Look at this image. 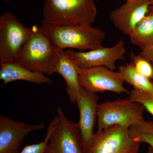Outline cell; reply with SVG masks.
Wrapping results in <instances>:
<instances>
[{
  "instance_id": "22",
  "label": "cell",
  "mask_w": 153,
  "mask_h": 153,
  "mask_svg": "<svg viewBox=\"0 0 153 153\" xmlns=\"http://www.w3.org/2000/svg\"><path fill=\"white\" fill-rule=\"evenodd\" d=\"M147 153H153V148L150 146H149L148 147Z\"/></svg>"
},
{
  "instance_id": "20",
  "label": "cell",
  "mask_w": 153,
  "mask_h": 153,
  "mask_svg": "<svg viewBox=\"0 0 153 153\" xmlns=\"http://www.w3.org/2000/svg\"><path fill=\"white\" fill-rule=\"evenodd\" d=\"M128 94L130 99L142 104L145 109L153 116V93L133 89Z\"/></svg>"
},
{
  "instance_id": "23",
  "label": "cell",
  "mask_w": 153,
  "mask_h": 153,
  "mask_svg": "<svg viewBox=\"0 0 153 153\" xmlns=\"http://www.w3.org/2000/svg\"><path fill=\"white\" fill-rule=\"evenodd\" d=\"M153 0L152 1V4L149 7V12H153Z\"/></svg>"
},
{
  "instance_id": "7",
  "label": "cell",
  "mask_w": 153,
  "mask_h": 153,
  "mask_svg": "<svg viewBox=\"0 0 153 153\" xmlns=\"http://www.w3.org/2000/svg\"><path fill=\"white\" fill-rule=\"evenodd\" d=\"M30 28L19 22L10 12L0 17V59L14 62L30 35Z\"/></svg>"
},
{
  "instance_id": "19",
  "label": "cell",
  "mask_w": 153,
  "mask_h": 153,
  "mask_svg": "<svg viewBox=\"0 0 153 153\" xmlns=\"http://www.w3.org/2000/svg\"><path fill=\"white\" fill-rule=\"evenodd\" d=\"M131 62L137 71L152 80L153 78V65L140 55H135L131 52L130 54Z\"/></svg>"
},
{
  "instance_id": "26",
  "label": "cell",
  "mask_w": 153,
  "mask_h": 153,
  "mask_svg": "<svg viewBox=\"0 0 153 153\" xmlns=\"http://www.w3.org/2000/svg\"><path fill=\"white\" fill-rule=\"evenodd\" d=\"M124 1H128V0H124Z\"/></svg>"
},
{
  "instance_id": "18",
  "label": "cell",
  "mask_w": 153,
  "mask_h": 153,
  "mask_svg": "<svg viewBox=\"0 0 153 153\" xmlns=\"http://www.w3.org/2000/svg\"><path fill=\"white\" fill-rule=\"evenodd\" d=\"M58 122V117L57 115L49 123L47 128V134L44 140L38 143L26 146L20 153H44L49 137L57 126Z\"/></svg>"
},
{
  "instance_id": "27",
  "label": "cell",
  "mask_w": 153,
  "mask_h": 153,
  "mask_svg": "<svg viewBox=\"0 0 153 153\" xmlns=\"http://www.w3.org/2000/svg\"><path fill=\"white\" fill-rule=\"evenodd\" d=\"M98 1V0H95V1Z\"/></svg>"
},
{
  "instance_id": "5",
  "label": "cell",
  "mask_w": 153,
  "mask_h": 153,
  "mask_svg": "<svg viewBox=\"0 0 153 153\" xmlns=\"http://www.w3.org/2000/svg\"><path fill=\"white\" fill-rule=\"evenodd\" d=\"M129 128L114 125L97 131L85 153H138L140 143L131 136Z\"/></svg>"
},
{
  "instance_id": "4",
  "label": "cell",
  "mask_w": 153,
  "mask_h": 153,
  "mask_svg": "<svg viewBox=\"0 0 153 153\" xmlns=\"http://www.w3.org/2000/svg\"><path fill=\"white\" fill-rule=\"evenodd\" d=\"M142 104L129 98L118 99L99 104L97 129L102 130L114 125L130 127L144 120Z\"/></svg>"
},
{
  "instance_id": "15",
  "label": "cell",
  "mask_w": 153,
  "mask_h": 153,
  "mask_svg": "<svg viewBox=\"0 0 153 153\" xmlns=\"http://www.w3.org/2000/svg\"><path fill=\"white\" fill-rule=\"evenodd\" d=\"M131 42L141 50L149 48L153 44V11L149 12L129 36Z\"/></svg>"
},
{
  "instance_id": "11",
  "label": "cell",
  "mask_w": 153,
  "mask_h": 153,
  "mask_svg": "<svg viewBox=\"0 0 153 153\" xmlns=\"http://www.w3.org/2000/svg\"><path fill=\"white\" fill-rule=\"evenodd\" d=\"M45 128L43 122L29 124L0 116V153H19L23 141L30 133Z\"/></svg>"
},
{
  "instance_id": "21",
  "label": "cell",
  "mask_w": 153,
  "mask_h": 153,
  "mask_svg": "<svg viewBox=\"0 0 153 153\" xmlns=\"http://www.w3.org/2000/svg\"><path fill=\"white\" fill-rule=\"evenodd\" d=\"M139 54L153 63V44L149 48L141 50Z\"/></svg>"
},
{
  "instance_id": "25",
  "label": "cell",
  "mask_w": 153,
  "mask_h": 153,
  "mask_svg": "<svg viewBox=\"0 0 153 153\" xmlns=\"http://www.w3.org/2000/svg\"><path fill=\"white\" fill-rule=\"evenodd\" d=\"M151 81H152V83L153 84V78L152 79V80H151Z\"/></svg>"
},
{
  "instance_id": "12",
  "label": "cell",
  "mask_w": 153,
  "mask_h": 153,
  "mask_svg": "<svg viewBox=\"0 0 153 153\" xmlns=\"http://www.w3.org/2000/svg\"><path fill=\"white\" fill-rule=\"evenodd\" d=\"M99 97L96 93L81 87L80 95L76 101L79 113L78 127L83 143L84 152L88 147L94 134L97 118Z\"/></svg>"
},
{
  "instance_id": "6",
  "label": "cell",
  "mask_w": 153,
  "mask_h": 153,
  "mask_svg": "<svg viewBox=\"0 0 153 153\" xmlns=\"http://www.w3.org/2000/svg\"><path fill=\"white\" fill-rule=\"evenodd\" d=\"M58 122L44 153H84L78 123L67 118L63 108L57 109Z\"/></svg>"
},
{
  "instance_id": "24",
  "label": "cell",
  "mask_w": 153,
  "mask_h": 153,
  "mask_svg": "<svg viewBox=\"0 0 153 153\" xmlns=\"http://www.w3.org/2000/svg\"><path fill=\"white\" fill-rule=\"evenodd\" d=\"M1 1H4L6 2H8L10 0H1Z\"/></svg>"
},
{
  "instance_id": "13",
  "label": "cell",
  "mask_w": 153,
  "mask_h": 153,
  "mask_svg": "<svg viewBox=\"0 0 153 153\" xmlns=\"http://www.w3.org/2000/svg\"><path fill=\"white\" fill-rule=\"evenodd\" d=\"M78 69L73 60L63 50H59L55 66V72L65 79L66 92L71 103H76L80 95L81 86L78 79Z\"/></svg>"
},
{
  "instance_id": "16",
  "label": "cell",
  "mask_w": 153,
  "mask_h": 153,
  "mask_svg": "<svg viewBox=\"0 0 153 153\" xmlns=\"http://www.w3.org/2000/svg\"><path fill=\"white\" fill-rule=\"evenodd\" d=\"M117 72L124 82L132 86L134 89L153 93L152 81L139 73L132 62L120 66Z\"/></svg>"
},
{
  "instance_id": "2",
  "label": "cell",
  "mask_w": 153,
  "mask_h": 153,
  "mask_svg": "<svg viewBox=\"0 0 153 153\" xmlns=\"http://www.w3.org/2000/svg\"><path fill=\"white\" fill-rule=\"evenodd\" d=\"M97 15L95 0H45L43 21L54 26H91Z\"/></svg>"
},
{
  "instance_id": "14",
  "label": "cell",
  "mask_w": 153,
  "mask_h": 153,
  "mask_svg": "<svg viewBox=\"0 0 153 153\" xmlns=\"http://www.w3.org/2000/svg\"><path fill=\"white\" fill-rule=\"evenodd\" d=\"M0 79L4 84L17 80H24L37 84L51 85L53 81L41 72L27 69L15 62H0Z\"/></svg>"
},
{
  "instance_id": "8",
  "label": "cell",
  "mask_w": 153,
  "mask_h": 153,
  "mask_svg": "<svg viewBox=\"0 0 153 153\" xmlns=\"http://www.w3.org/2000/svg\"><path fill=\"white\" fill-rule=\"evenodd\" d=\"M65 52L80 69L104 66L114 71L116 62L118 60H125L126 49L124 41L120 39L111 47H102L87 52L70 49Z\"/></svg>"
},
{
  "instance_id": "1",
  "label": "cell",
  "mask_w": 153,
  "mask_h": 153,
  "mask_svg": "<svg viewBox=\"0 0 153 153\" xmlns=\"http://www.w3.org/2000/svg\"><path fill=\"white\" fill-rule=\"evenodd\" d=\"M30 28L29 37L14 62L31 71L52 75L59 50L52 46L41 26Z\"/></svg>"
},
{
  "instance_id": "3",
  "label": "cell",
  "mask_w": 153,
  "mask_h": 153,
  "mask_svg": "<svg viewBox=\"0 0 153 153\" xmlns=\"http://www.w3.org/2000/svg\"><path fill=\"white\" fill-rule=\"evenodd\" d=\"M41 27L52 46L58 50L73 48L91 50L102 47L105 38L104 31L91 26H54L42 21Z\"/></svg>"
},
{
  "instance_id": "17",
  "label": "cell",
  "mask_w": 153,
  "mask_h": 153,
  "mask_svg": "<svg viewBox=\"0 0 153 153\" xmlns=\"http://www.w3.org/2000/svg\"><path fill=\"white\" fill-rule=\"evenodd\" d=\"M131 136L139 142L146 143L153 148V121L145 120L129 128Z\"/></svg>"
},
{
  "instance_id": "9",
  "label": "cell",
  "mask_w": 153,
  "mask_h": 153,
  "mask_svg": "<svg viewBox=\"0 0 153 153\" xmlns=\"http://www.w3.org/2000/svg\"><path fill=\"white\" fill-rule=\"evenodd\" d=\"M79 85L91 92L110 91L117 94L129 91L124 86V81L117 72L104 66L78 69Z\"/></svg>"
},
{
  "instance_id": "10",
  "label": "cell",
  "mask_w": 153,
  "mask_h": 153,
  "mask_svg": "<svg viewBox=\"0 0 153 153\" xmlns=\"http://www.w3.org/2000/svg\"><path fill=\"white\" fill-rule=\"evenodd\" d=\"M152 0H128L111 12L109 19L114 27L129 37L137 25L149 12Z\"/></svg>"
}]
</instances>
